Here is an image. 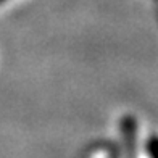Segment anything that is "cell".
<instances>
[{"mask_svg":"<svg viewBox=\"0 0 158 158\" xmlns=\"http://www.w3.org/2000/svg\"><path fill=\"white\" fill-rule=\"evenodd\" d=\"M145 150L150 156L153 158H158V135H152L148 137L147 143H145Z\"/></svg>","mask_w":158,"mask_h":158,"instance_id":"obj_1","label":"cell"},{"mask_svg":"<svg viewBox=\"0 0 158 158\" xmlns=\"http://www.w3.org/2000/svg\"><path fill=\"white\" fill-rule=\"evenodd\" d=\"M3 2H5V0H0V3H3Z\"/></svg>","mask_w":158,"mask_h":158,"instance_id":"obj_2","label":"cell"}]
</instances>
